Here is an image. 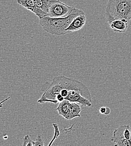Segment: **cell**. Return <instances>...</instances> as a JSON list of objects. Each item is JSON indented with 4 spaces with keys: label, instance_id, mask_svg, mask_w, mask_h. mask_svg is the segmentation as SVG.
I'll list each match as a JSON object with an SVG mask.
<instances>
[{
    "label": "cell",
    "instance_id": "6da1fadb",
    "mask_svg": "<svg viewBox=\"0 0 131 146\" xmlns=\"http://www.w3.org/2000/svg\"><path fill=\"white\" fill-rule=\"evenodd\" d=\"M70 90H76L92 102V96L89 88L82 82L64 75L55 76L51 83L45 87L44 93L38 100L40 104L51 102L57 104L56 97L60 94L65 99L68 96Z\"/></svg>",
    "mask_w": 131,
    "mask_h": 146
},
{
    "label": "cell",
    "instance_id": "7a4b0ae2",
    "mask_svg": "<svg viewBox=\"0 0 131 146\" xmlns=\"http://www.w3.org/2000/svg\"><path fill=\"white\" fill-rule=\"evenodd\" d=\"M82 14H85L82 10L74 8L71 14L67 17L53 18L47 16L39 19V24L44 31L52 35L57 36H65L67 35L66 29L73 19Z\"/></svg>",
    "mask_w": 131,
    "mask_h": 146
},
{
    "label": "cell",
    "instance_id": "3957f363",
    "mask_svg": "<svg viewBox=\"0 0 131 146\" xmlns=\"http://www.w3.org/2000/svg\"><path fill=\"white\" fill-rule=\"evenodd\" d=\"M105 17L110 24L115 20H131V0H109L105 8Z\"/></svg>",
    "mask_w": 131,
    "mask_h": 146
},
{
    "label": "cell",
    "instance_id": "277c9868",
    "mask_svg": "<svg viewBox=\"0 0 131 146\" xmlns=\"http://www.w3.org/2000/svg\"><path fill=\"white\" fill-rule=\"evenodd\" d=\"M58 113L67 120H71L81 116V106L75 102L64 100L60 102L56 109Z\"/></svg>",
    "mask_w": 131,
    "mask_h": 146
},
{
    "label": "cell",
    "instance_id": "5b68a950",
    "mask_svg": "<svg viewBox=\"0 0 131 146\" xmlns=\"http://www.w3.org/2000/svg\"><path fill=\"white\" fill-rule=\"evenodd\" d=\"M75 7L70 6L60 0H53L48 13V16L57 18L68 16Z\"/></svg>",
    "mask_w": 131,
    "mask_h": 146
},
{
    "label": "cell",
    "instance_id": "8992f818",
    "mask_svg": "<svg viewBox=\"0 0 131 146\" xmlns=\"http://www.w3.org/2000/svg\"><path fill=\"white\" fill-rule=\"evenodd\" d=\"M131 139V130L130 125H123L119 126L114 130L111 140L115 143L122 140Z\"/></svg>",
    "mask_w": 131,
    "mask_h": 146
},
{
    "label": "cell",
    "instance_id": "52a82bcc",
    "mask_svg": "<svg viewBox=\"0 0 131 146\" xmlns=\"http://www.w3.org/2000/svg\"><path fill=\"white\" fill-rule=\"evenodd\" d=\"M70 102H75L84 107H90L92 105V102L89 100L84 97L81 93L76 90H70L68 96L65 99Z\"/></svg>",
    "mask_w": 131,
    "mask_h": 146
},
{
    "label": "cell",
    "instance_id": "ba28073f",
    "mask_svg": "<svg viewBox=\"0 0 131 146\" xmlns=\"http://www.w3.org/2000/svg\"><path fill=\"white\" fill-rule=\"evenodd\" d=\"M86 23V17L85 14L77 16L73 19L71 24L66 29L67 34L77 32L81 30Z\"/></svg>",
    "mask_w": 131,
    "mask_h": 146
},
{
    "label": "cell",
    "instance_id": "9c48e42d",
    "mask_svg": "<svg viewBox=\"0 0 131 146\" xmlns=\"http://www.w3.org/2000/svg\"><path fill=\"white\" fill-rule=\"evenodd\" d=\"M129 23L125 20H115L110 23L109 25L114 32L122 33L127 32Z\"/></svg>",
    "mask_w": 131,
    "mask_h": 146
},
{
    "label": "cell",
    "instance_id": "30bf717a",
    "mask_svg": "<svg viewBox=\"0 0 131 146\" xmlns=\"http://www.w3.org/2000/svg\"><path fill=\"white\" fill-rule=\"evenodd\" d=\"M53 128L55 129V134H54L53 138L52 139L51 141L50 142L49 144L48 145V146H52V145L53 144L55 140L59 137V136L60 135V131L59 129L58 125L56 123H53ZM33 144L34 146H44L43 138L42 137V136L41 135H38L37 137L36 140L35 141H33Z\"/></svg>",
    "mask_w": 131,
    "mask_h": 146
},
{
    "label": "cell",
    "instance_id": "8fae6325",
    "mask_svg": "<svg viewBox=\"0 0 131 146\" xmlns=\"http://www.w3.org/2000/svg\"><path fill=\"white\" fill-rule=\"evenodd\" d=\"M35 5L47 14L53 0H34Z\"/></svg>",
    "mask_w": 131,
    "mask_h": 146
},
{
    "label": "cell",
    "instance_id": "7c38bea8",
    "mask_svg": "<svg viewBox=\"0 0 131 146\" xmlns=\"http://www.w3.org/2000/svg\"><path fill=\"white\" fill-rule=\"evenodd\" d=\"M17 2L30 11H32L36 7L34 0H17Z\"/></svg>",
    "mask_w": 131,
    "mask_h": 146
},
{
    "label": "cell",
    "instance_id": "4fadbf2b",
    "mask_svg": "<svg viewBox=\"0 0 131 146\" xmlns=\"http://www.w3.org/2000/svg\"><path fill=\"white\" fill-rule=\"evenodd\" d=\"M22 146H34L33 141L31 139L30 137L29 134L26 135L22 141Z\"/></svg>",
    "mask_w": 131,
    "mask_h": 146
},
{
    "label": "cell",
    "instance_id": "5bb4252c",
    "mask_svg": "<svg viewBox=\"0 0 131 146\" xmlns=\"http://www.w3.org/2000/svg\"><path fill=\"white\" fill-rule=\"evenodd\" d=\"M114 146H131V139L120 141L115 143Z\"/></svg>",
    "mask_w": 131,
    "mask_h": 146
},
{
    "label": "cell",
    "instance_id": "9a60e30c",
    "mask_svg": "<svg viewBox=\"0 0 131 146\" xmlns=\"http://www.w3.org/2000/svg\"><path fill=\"white\" fill-rule=\"evenodd\" d=\"M99 111L101 114L108 115L111 113V110L108 107H101L99 110Z\"/></svg>",
    "mask_w": 131,
    "mask_h": 146
},
{
    "label": "cell",
    "instance_id": "2e32d148",
    "mask_svg": "<svg viewBox=\"0 0 131 146\" xmlns=\"http://www.w3.org/2000/svg\"><path fill=\"white\" fill-rule=\"evenodd\" d=\"M9 99H10V97H8L6 98H5L4 100L0 102V108H2L3 106V103H5L6 101H7V100H9Z\"/></svg>",
    "mask_w": 131,
    "mask_h": 146
},
{
    "label": "cell",
    "instance_id": "e0dca14e",
    "mask_svg": "<svg viewBox=\"0 0 131 146\" xmlns=\"http://www.w3.org/2000/svg\"><path fill=\"white\" fill-rule=\"evenodd\" d=\"M7 138V135H6V137H3V138Z\"/></svg>",
    "mask_w": 131,
    "mask_h": 146
}]
</instances>
